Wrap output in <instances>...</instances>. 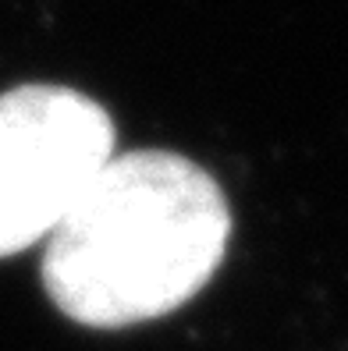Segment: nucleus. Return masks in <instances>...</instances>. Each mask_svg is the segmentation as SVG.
Here are the masks:
<instances>
[{
	"label": "nucleus",
	"instance_id": "f257e3e1",
	"mask_svg": "<svg viewBox=\"0 0 348 351\" xmlns=\"http://www.w3.org/2000/svg\"><path fill=\"white\" fill-rule=\"evenodd\" d=\"M231 241L224 189L167 149L114 156L47 238L43 287L68 319L125 330L181 308Z\"/></svg>",
	"mask_w": 348,
	"mask_h": 351
},
{
	"label": "nucleus",
	"instance_id": "f03ea898",
	"mask_svg": "<svg viewBox=\"0 0 348 351\" xmlns=\"http://www.w3.org/2000/svg\"><path fill=\"white\" fill-rule=\"evenodd\" d=\"M114 160V121L68 86L0 93V259L50 238Z\"/></svg>",
	"mask_w": 348,
	"mask_h": 351
}]
</instances>
